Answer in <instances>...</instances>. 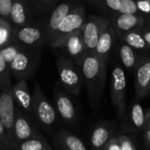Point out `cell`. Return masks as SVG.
<instances>
[{
	"label": "cell",
	"mask_w": 150,
	"mask_h": 150,
	"mask_svg": "<svg viewBox=\"0 0 150 150\" xmlns=\"http://www.w3.org/2000/svg\"><path fill=\"white\" fill-rule=\"evenodd\" d=\"M12 4L11 0H0V15L4 17L11 15Z\"/></svg>",
	"instance_id": "cell-29"
},
{
	"label": "cell",
	"mask_w": 150,
	"mask_h": 150,
	"mask_svg": "<svg viewBox=\"0 0 150 150\" xmlns=\"http://www.w3.org/2000/svg\"><path fill=\"white\" fill-rule=\"evenodd\" d=\"M14 134L18 142L28 140L33 136L31 127L28 121L22 117L19 113H17L14 122Z\"/></svg>",
	"instance_id": "cell-21"
},
{
	"label": "cell",
	"mask_w": 150,
	"mask_h": 150,
	"mask_svg": "<svg viewBox=\"0 0 150 150\" xmlns=\"http://www.w3.org/2000/svg\"><path fill=\"white\" fill-rule=\"evenodd\" d=\"M119 36L112 25L106 28L101 34L96 46L94 55L100 60L108 62L112 50L115 48Z\"/></svg>",
	"instance_id": "cell-11"
},
{
	"label": "cell",
	"mask_w": 150,
	"mask_h": 150,
	"mask_svg": "<svg viewBox=\"0 0 150 150\" xmlns=\"http://www.w3.org/2000/svg\"><path fill=\"white\" fill-rule=\"evenodd\" d=\"M0 120L4 129L10 131L14 127V100L10 90H5L0 94Z\"/></svg>",
	"instance_id": "cell-13"
},
{
	"label": "cell",
	"mask_w": 150,
	"mask_h": 150,
	"mask_svg": "<svg viewBox=\"0 0 150 150\" xmlns=\"http://www.w3.org/2000/svg\"><path fill=\"white\" fill-rule=\"evenodd\" d=\"M12 93H13L18 104L19 105V106H21L23 109H25L26 111H31L32 98L28 91V89H27V86H26L25 81H21L20 83H18L13 88Z\"/></svg>",
	"instance_id": "cell-20"
},
{
	"label": "cell",
	"mask_w": 150,
	"mask_h": 150,
	"mask_svg": "<svg viewBox=\"0 0 150 150\" xmlns=\"http://www.w3.org/2000/svg\"><path fill=\"white\" fill-rule=\"evenodd\" d=\"M7 63L5 62V61L3 59V57L0 55V75L4 74L5 71H6V69H7Z\"/></svg>",
	"instance_id": "cell-34"
},
{
	"label": "cell",
	"mask_w": 150,
	"mask_h": 150,
	"mask_svg": "<svg viewBox=\"0 0 150 150\" xmlns=\"http://www.w3.org/2000/svg\"><path fill=\"white\" fill-rule=\"evenodd\" d=\"M7 39V32L4 28H0V44L4 43Z\"/></svg>",
	"instance_id": "cell-35"
},
{
	"label": "cell",
	"mask_w": 150,
	"mask_h": 150,
	"mask_svg": "<svg viewBox=\"0 0 150 150\" xmlns=\"http://www.w3.org/2000/svg\"><path fill=\"white\" fill-rule=\"evenodd\" d=\"M43 34L40 29H37L35 27H24L21 30L18 31V39L28 45L33 44L34 42L40 40L42 38Z\"/></svg>",
	"instance_id": "cell-22"
},
{
	"label": "cell",
	"mask_w": 150,
	"mask_h": 150,
	"mask_svg": "<svg viewBox=\"0 0 150 150\" xmlns=\"http://www.w3.org/2000/svg\"><path fill=\"white\" fill-rule=\"evenodd\" d=\"M126 91L127 81L123 68L116 64L112 70L111 77V100L115 110V113L120 119L126 115Z\"/></svg>",
	"instance_id": "cell-3"
},
{
	"label": "cell",
	"mask_w": 150,
	"mask_h": 150,
	"mask_svg": "<svg viewBox=\"0 0 150 150\" xmlns=\"http://www.w3.org/2000/svg\"><path fill=\"white\" fill-rule=\"evenodd\" d=\"M134 73L135 94L142 99L150 93V52L142 54Z\"/></svg>",
	"instance_id": "cell-7"
},
{
	"label": "cell",
	"mask_w": 150,
	"mask_h": 150,
	"mask_svg": "<svg viewBox=\"0 0 150 150\" xmlns=\"http://www.w3.org/2000/svg\"><path fill=\"white\" fill-rule=\"evenodd\" d=\"M115 47L117 49L118 55L122 65L127 70L132 72L134 71L139 63L142 54L129 47L120 39L118 40Z\"/></svg>",
	"instance_id": "cell-15"
},
{
	"label": "cell",
	"mask_w": 150,
	"mask_h": 150,
	"mask_svg": "<svg viewBox=\"0 0 150 150\" xmlns=\"http://www.w3.org/2000/svg\"><path fill=\"white\" fill-rule=\"evenodd\" d=\"M142 28L134 30L119 37L120 40L141 54L150 52V48L142 34Z\"/></svg>",
	"instance_id": "cell-18"
},
{
	"label": "cell",
	"mask_w": 150,
	"mask_h": 150,
	"mask_svg": "<svg viewBox=\"0 0 150 150\" xmlns=\"http://www.w3.org/2000/svg\"><path fill=\"white\" fill-rule=\"evenodd\" d=\"M108 62L88 54L80 67L83 83L86 86L89 101L93 110H97L102 102L106 83Z\"/></svg>",
	"instance_id": "cell-1"
},
{
	"label": "cell",
	"mask_w": 150,
	"mask_h": 150,
	"mask_svg": "<svg viewBox=\"0 0 150 150\" xmlns=\"http://www.w3.org/2000/svg\"><path fill=\"white\" fill-rule=\"evenodd\" d=\"M142 34L144 36V39H145L146 42L148 43L150 48V16L147 17L146 22H145L144 25L142 26Z\"/></svg>",
	"instance_id": "cell-31"
},
{
	"label": "cell",
	"mask_w": 150,
	"mask_h": 150,
	"mask_svg": "<svg viewBox=\"0 0 150 150\" xmlns=\"http://www.w3.org/2000/svg\"><path fill=\"white\" fill-rule=\"evenodd\" d=\"M34 108L38 120L42 125L46 127H50L54 123L56 120L55 111L51 104L44 97L42 92L39 90V88L38 91H36L35 94Z\"/></svg>",
	"instance_id": "cell-12"
},
{
	"label": "cell",
	"mask_w": 150,
	"mask_h": 150,
	"mask_svg": "<svg viewBox=\"0 0 150 150\" xmlns=\"http://www.w3.org/2000/svg\"><path fill=\"white\" fill-rule=\"evenodd\" d=\"M89 4L106 14H140L133 0H91Z\"/></svg>",
	"instance_id": "cell-8"
},
{
	"label": "cell",
	"mask_w": 150,
	"mask_h": 150,
	"mask_svg": "<svg viewBox=\"0 0 150 150\" xmlns=\"http://www.w3.org/2000/svg\"><path fill=\"white\" fill-rule=\"evenodd\" d=\"M118 138L121 145L122 150H137L133 140L127 134H118Z\"/></svg>",
	"instance_id": "cell-27"
},
{
	"label": "cell",
	"mask_w": 150,
	"mask_h": 150,
	"mask_svg": "<svg viewBox=\"0 0 150 150\" xmlns=\"http://www.w3.org/2000/svg\"><path fill=\"white\" fill-rule=\"evenodd\" d=\"M60 81L63 87L74 95H79L83 83L80 67L75 64L68 56L61 55L57 60Z\"/></svg>",
	"instance_id": "cell-2"
},
{
	"label": "cell",
	"mask_w": 150,
	"mask_h": 150,
	"mask_svg": "<svg viewBox=\"0 0 150 150\" xmlns=\"http://www.w3.org/2000/svg\"><path fill=\"white\" fill-rule=\"evenodd\" d=\"M54 46L64 48L68 57L78 67H81L83 61L89 54L83 41L82 30L74 32L61 40Z\"/></svg>",
	"instance_id": "cell-6"
},
{
	"label": "cell",
	"mask_w": 150,
	"mask_h": 150,
	"mask_svg": "<svg viewBox=\"0 0 150 150\" xmlns=\"http://www.w3.org/2000/svg\"><path fill=\"white\" fill-rule=\"evenodd\" d=\"M136 5L140 14L145 16L146 18L150 16V0L137 1Z\"/></svg>",
	"instance_id": "cell-28"
},
{
	"label": "cell",
	"mask_w": 150,
	"mask_h": 150,
	"mask_svg": "<svg viewBox=\"0 0 150 150\" xmlns=\"http://www.w3.org/2000/svg\"><path fill=\"white\" fill-rule=\"evenodd\" d=\"M143 139L146 146L150 148V128L143 131Z\"/></svg>",
	"instance_id": "cell-33"
},
{
	"label": "cell",
	"mask_w": 150,
	"mask_h": 150,
	"mask_svg": "<svg viewBox=\"0 0 150 150\" xmlns=\"http://www.w3.org/2000/svg\"><path fill=\"white\" fill-rule=\"evenodd\" d=\"M31 64V61L29 56L22 52V51H18V54L16 55V57L13 59V61L11 62V69L17 73H21L24 71H26Z\"/></svg>",
	"instance_id": "cell-23"
},
{
	"label": "cell",
	"mask_w": 150,
	"mask_h": 150,
	"mask_svg": "<svg viewBox=\"0 0 150 150\" xmlns=\"http://www.w3.org/2000/svg\"><path fill=\"white\" fill-rule=\"evenodd\" d=\"M10 16L14 23L18 25L24 24L25 22V12L23 4L19 2L13 3Z\"/></svg>",
	"instance_id": "cell-25"
},
{
	"label": "cell",
	"mask_w": 150,
	"mask_h": 150,
	"mask_svg": "<svg viewBox=\"0 0 150 150\" xmlns=\"http://www.w3.org/2000/svg\"><path fill=\"white\" fill-rule=\"evenodd\" d=\"M109 20L111 25L116 31L118 36L142 28L147 18L142 14H117L110 15Z\"/></svg>",
	"instance_id": "cell-9"
},
{
	"label": "cell",
	"mask_w": 150,
	"mask_h": 150,
	"mask_svg": "<svg viewBox=\"0 0 150 150\" xmlns=\"http://www.w3.org/2000/svg\"><path fill=\"white\" fill-rule=\"evenodd\" d=\"M56 107L61 117L69 124H74L76 120V107L69 97L62 91H57L55 93Z\"/></svg>",
	"instance_id": "cell-16"
},
{
	"label": "cell",
	"mask_w": 150,
	"mask_h": 150,
	"mask_svg": "<svg viewBox=\"0 0 150 150\" xmlns=\"http://www.w3.org/2000/svg\"><path fill=\"white\" fill-rule=\"evenodd\" d=\"M78 2L75 1H69V2H64L56 6V8L54 9L49 20H48V34L51 37L58 29L60 24L64 19V18L72 11L74 10L76 5L78 4Z\"/></svg>",
	"instance_id": "cell-17"
},
{
	"label": "cell",
	"mask_w": 150,
	"mask_h": 150,
	"mask_svg": "<svg viewBox=\"0 0 150 150\" xmlns=\"http://www.w3.org/2000/svg\"><path fill=\"white\" fill-rule=\"evenodd\" d=\"M56 140L62 150H88L81 139L64 130L57 134Z\"/></svg>",
	"instance_id": "cell-19"
},
{
	"label": "cell",
	"mask_w": 150,
	"mask_h": 150,
	"mask_svg": "<svg viewBox=\"0 0 150 150\" xmlns=\"http://www.w3.org/2000/svg\"><path fill=\"white\" fill-rule=\"evenodd\" d=\"M20 150H52L50 146L45 142L37 139H31L23 142L20 146Z\"/></svg>",
	"instance_id": "cell-24"
},
{
	"label": "cell",
	"mask_w": 150,
	"mask_h": 150,
	"mask_svg": "<svg viewBox=\"0 0 150 150\" xmlns=\"http://www.w3.org/2000/svg\"><path fill=\"white\" fill-rule=\"evenodd\" d=\"M18 50L15 47H8L0 51V55L5 61L6 63H10L13 61V59L18 54Z\"/></svg>",
	"instance_id": "cell-26"
},
{
	"label": "cell",
	"mask_w": 150,
	"mask_h": 150,
	"mask_svg": "<svg viewBox=\"0 0 150 150\" xmlns=\"http://www.w3.org/2000/svg\"><path fill=\"white\" fill-rule=\"evenodd\" d=\"M104 150H122L118 135H114L106 144Z\"/></svg>",
	"instance_id": "cell-30"
},
{
	"label": "cell",
	"mask_w": 150,
	"mask_h": 150,
	"mask_svg": "<svg viewBox=\"0 0 150 150\" xmlns=\"http://www.w3.org/2000/svg\"><path fill=\"white\" fill-rule=\"evenodd\" d=\"M85 6L79 3L76 7L72 10L62 21L57 31L50 37L52 44L54 46L61 40L73 33L76 31L81 30L86 21Z\"/></svg>",
	"instance_id": "cell-4"
},
{
	"label": "cell",
	"mask_w": 150,
	"mask_h": 150,
	"mask_svg": "<svg viewBox=\"0 0 150 150\" xmlns=\"http://www.w3.org/2000/svg\"><path fill=\"white\" fill-rule=\"evenodd\" d=\"M117 124L114 122H100L91 132V145L93 150H104L109 141L114 136Z\"/></svg>",
	"instance_id": "cell-10"
},
{
	"label": "cell",
	"mask_w": 150,
	"mask_h": 150,
	"mask_svg": "<svg viewBox=\"0 0 150 150\" xmlns=\"http://www.w3.org/2000/svg\"><path fill=\"white\" fill-rule=\"evenodd\" d=\"M110 25V20L105 17L91 15L86 18V21L81 30L89 54H94L101 34Z\"/></svg>",
	"instance_id": "cell-5"
},
{
	"label": "cell",
	"mask_w": 150,
	"mask_h": 150,
	"mask_svg": "<svg viewBox=\"0 0 150 150\" xmlns=\"http://www.w3.org/2000/svg\"><path fill=\"white\" fill-rule=\"evenodd\" d=\"M146 125L145 111L139 102H134L128 114L126 123L123 125L124 132L138 133L143 132Z\"/></svg>",
	"instance_id": "cell-14"
},
{
	"label": "cell",
	"mask_w": 150,
	"mask_h": 150,
	"mask_svg": "<svg viewBox=\"0 0 150 150\" xmlns=\"http://www.w3.org/2000/svg\"><path fill=\"white\" fill-rule=\"evenodd\" d=\"M0 140L2 141V143L3 144L7 145V139H6L5 133H4V127L1 120H0Z\"/></svg>",
	"instance_id": "cell-32"
},
{
	"label": "cell",
	"mask_w": 150,
	"mask_h": 150,
	"mask_svg": "<svg viewBox=\"0 0 150 150\" xmlns=\"http://www.w3.org/2000/svg\"><path fill=\"white\" fill-rule=\"evenodd\" d=\"M145 117H146V125L144 130L150 128V108L145 111Z\"/></svg>",
	"instance_id": "cell-36"
}]
</instances>
